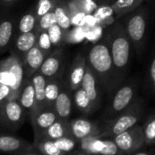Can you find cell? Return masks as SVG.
Masks as SVG:
<instances>
[{"instance_id": "obj_24", "label": "cell", "mask_w": 155, "mask_h": 155, "mask_svg": "<svg viewBox=\"0 0 155 155\" xmlns=\"http://www.w3.org/2000/svg\"><path fill=\"white\" fill-rule=\"evenodd\" d=\"M54 13L56 15L57 24L65 32L68 33L72 22H71L70 13H69V10L68 8V6H67V3L65 0L58 2L56 4V7L54 8Z\"/></svg>"}, {"instance_id": "obj_12", "label": "cell", "mask_w": 155, "mask_h": 155, "mask_svg": "<svg viewBox=\"0 0 155 155\" xmlns=\"http://www.w3.org/2000/svg\"><path fill=\"white\" fill-rule=\"evenodd\" d=\"M101 85V84L96 73L93 71L91 67L87 63L86 72L81 83V87L88 94L89 98L91 99L96 110H98L101 106V93H100Z\"/></svg>"}, {"instance_id": "obj_40", "label": "cell", "mask_w": 155, "mask_h": 155, "mask_svg": "<svg viewBox=\"0 0 155 155\" xmlns=\"http://www.w3.org/2000/svg\"><path fill=\"white\" fill-rule=\"evenodd\" d=\"M99 1L103 2V3H108L109 1H111V0H99ZM114 1H115V0H114Z\"/></svg>"}, {"instance_id": "obj_43", "label": "cell", "mask_w": 155, "mask_h": 155, "mask_svg": "<svg viewBox=\"0 0 155 155\" xmlns=\"http://www.w3.org/2000/svg\"><path fill=\"white\" fill-rule=\"evenodd\" d=\"M0 5H1V3H0Z\"/></svg>"}, {"instance_id": "obj_28", "label": "cell", "mask_w": 155, "mask_h": 155, "mask_svg": "<svg viewBox=\"0 0 155 155\" xmlns=\"http://www.w3.org/2000/svg\"><path fill=\"white\" fill-rule=\"evenodd\" d=\"M143 135L146 146H153L155 144V113L150 115L142 124Z\"/></svg>"}, {"instance_id": "obj_15", "label": "cell", "mask_w": 155, "mask_h": 155, "mask_svg": "<svg viewBox=\"0 0 155 155\" xmlns=\"http://www.w3.org/2000/svg\"><path fill=\"white\" fill-rule=\"evenodd\" d=\"M38 37V33L36 30L28 33H19L14 40V45H12V55L18 57L22 61L26 54L37 45Z\"/></svg>"}, {"instance_id": "obj_22", "label": "cell", "mask_w": 155, "mask_h": 155, "mask_svg": "<svg viewBox=\"0 0 155 155\" xmlns=\"http://www.w3.org/2000/svg\"><path fill=\"white\" fill-rule=\"evenodd\" d=\"M72 96L74 106L79 111L86 115H91L97 110L82 87H80L79 89L72 91Z\"/></svg>"}, {"instance_id": "obj_32", "label": "cell", "mask_w": 155, "mask_h": 155, "mask_svg": "<svg viewBox=\"0 0 155 155\" xmlns=\"http://www.w3.org/2000/svg\"><path fill=\"white\" fill-rule=\"evenodd\" d=\"M37 45L39 47V48L47 55L48 56L50 53H52L55 48L52 45V42L50 40L49 35L48 31H43L38 33V42Z\"/></svg>"}, {"instance_id": "obj_16", "label": "cell", "mask_w": 155, "mask_h": 155, "mask_svg": "<svg viewBox=\"0 0 155 155\" xmlns=\"http://www.w3.org/2000/svg\"><path fill=\"white\" fill-rule=\"evenodd\" d=\"M47 55L39 48L38 45L32 48L24 57L22 63L25 70V76L31 78L41 68Z\"/></svg>"}, {"instance_id": "obj_5", "label": "cell", "mask_w": 155, "mask_h": 155, "mask_svg": "<svg viewBox=\"0 0 155 155\" xmlns=\"http://www.w3.org/2000/svg\"><path fill=\"white\" fill-rule=\"evenodd\" d=\"M125 30L131 41V44L137 52H140L146 34L147 28V12L144 8L136 9L127 17L124 24Z\"/></svg>"}, {"instance_id": "obj_11", "label": "cell", "mask_w": 155, "mask_h": 155, "mask_svg": "<svg viewBox=\"0 0 155 155\" xmlns=\"http://www.w3.org/2000/svg\"><path fill=\"white\" fill-rule=\"evenodd\" d=\"M87 68V58L81 53L77 54L73 58L69 69L67 83L71 91H76L81 87V83L86 72Z\"/></svg>"}, {"instance_id": "obj_29", "label": "cell", "mask_w": 155, "mask_h": 155, "mask_svg": "<svg viewBox=\"0 0 155 155\" xmlns=\"http://www.w3.org/2000/svg\"><path fill=\"white\" fill-rule=\"evenodd\" d=\"M48 32L50 40H51L52 45L55 49L61 48L65 43H67V38H68V33L65 32L58 24L51 27L48 30Z\"/></svg>"}, {"instance_id": "obj_27", "label": "cell", "mask_w": 155, "mask_h": 155, "mask_svg": "<svg viewBox=\"0 0 155 155\" xmlns=\"http://www.w3.org/2000/svg\"><path fill=\"white\" fill-rule=\"evenodd\" d=\"M38 23V18L35 13V10H31L26 14L23 15V17L20 18L18 29L19 33H28L35 30L36 26Z\"/></svg>"}, {"instance_id": "obj_26", "label": "cell", "mask_w": 155, "mask_h": 155, "mask_svg": "<svg viewBox=\"0 0 155 155\" xmlns=\"http://www.w3.org/2000/svg\"><path fill=\"white\" fill-rule=\"evenodd\" d=\"M34 147L43 155H68L62 151L54 140L48 139H38L34 140Z\"/></svg>"}, {"instance_id": "obj_34", "label": "cell", "mask_w": 155, "mask_h": 155, "mask_svg": "<svg viewBox=\"0 0 155 155\" xmlns=\"http://www.w3.org/2000/svg\"><path fill=\"white\" fill-rule=\"evenodd\" d=\"M147 88L151 92H155V57L153 58L149 68Z\"/></svg>"}, {"instance_id": "obj_17", "label": "cell", "mask_w": 155, "mask_h": 155, "mask_svg": "<svg viewBox=\"0 0 155 155\" xmlns=\"http://www.w3.org/2000/svg\"><path fill=\"white\" fill-rule=\"evenodd\" d=\"M18 101L26 110L28 116L30 118L36 110V93L31 78H25L19 92Z\"/></svg>"}, {"instance_id": "obj_41", "label": "cell", "mask_w": 155, "mask_h": 155, "mask_svg": "<svg viewBox=\"0 0 155 155\" xmlns=\"http://www.w3.org/2000/svg\"><path fill=\"white\" fill-rule=\"evenodd\" d=\"M53 2H55V3H58V2H60V1H63V0H52Z\"/></svg>"}, {"instance_id": "obj_23", "label": "cell", "mask_w": 155, "mask_h": 155, "mask_svg": "<svg viewBox=\"0 0 155 155\" xmlns=\"http://www.w3.org/2000/svg\"><path fill=\"white\" fill-rule=\"evenodd\" d=\"M64 81L61 79V76L48 79L46 85V103L47 107L53 108L54 103L62 89Z\"/></svg>"}, {"instance_id": "obj_36", "label": "cell", "mask_w": 155, "mask_h": 155, "mask_svg": "<svg viewBox=\"0 0 155 155\" xmlns=\"http://www.w3.org/2000/svg\"><path fill=\"white\" fill-rule=\"evenodd\" d=\"M36 150V149H35ZM18 155H43L42 153H40L38 150H36V151H34V150H25V151H21L19 152V154Z\"/></svg>"}, {"instance_id": "obj_6", "label": "cell", "mask_w": 155, "mask_h": 155, "mask_svg": "<svg viewBox=\"0 0 155 155\" xmlns=\"http://www.w3.org/2000/svg\"><path fill=\"white\" fill-rule=\"evenodd\" d=\"M81 152L91 155H124L112 138L92 135L79 140Z\"/></svg>"}, {"instance_id": "obj_10", "label": "cell", "mask_w": 155, "mask_h": 155, "mask_svg": "<svg viewBox=\"0 0 155 155\" xmlns=\"http://www.w3.org/2000/svg\"><path fill=\"white\" fill-rule=\"evenodd\" d=\"M70 130L72 136L78 140L92 135H101L102 131L99 123L81 117L70 120Z\"/></svg>"}, {"instance_id": "obj_9", "label": "cell", "mask_w": 155, "mask_h": 155, "mask_svg": "<svg viewBox=\"0 0 155 155\" xmlns=\"http://www.w3.org/2000/svg\"><path fill=\"white\" fill-rule=\"evenodd\" d=\"M64 60L65 55L63 48H56L52 53L47 56L38 71L47 79H52V78L61 76L64 68Z\"/></svg>"}, {"instance_id": "obj_42", "label": "cell", "mask_w": 155, "mask_h": 155, "mask_svg": "<svg viewBox=\"0 0 155 155\" xmlns=\"http://www.w3.org/2000/svg\"><path fill=\"white\" fill-rule=\"evenodd\" d=\"M89 1H96V0H89Z\"/></svg>"}, {"instance_id": "obj_30", "label": "cell", "mask_w": 155, "mask_h": 155, "mask_svg": "<svg viewBox=\"0 0 155 155\" xmlns=\"http://www.w3.org/2000/svg\"><path fill=\"white\" fill-rule=\"evenodd\" d=\"M56 145L65 153L70 155L75 150L79 147V140L75 139L72 135L69 136H65L62 138H59L56 140H54Z\"/></svg>"}, {"instance_id": "obj_1", "label": "cell", "mask_w": 155, "mask_h": 155, "mask_svg": "<svg viewBox=\"0 0 155 155\" xmlns=\"http://www.w3.org/2000/svg\"><path fill=\"white\" fill-rule=\"evenodd\" d=\"M106 35L109 38L113 60L116 90L122 82L128 69L132 44L125 30L124 25L120 22H114L106 31Z\"/></svg>"}, {"instance_id": "obj_4", "label": "cell", "mask_w": 155, "mask_h": 155, "mask_svg": "<svg viewBox=\"0 0 155 155\" xmlns=\"http://www.w3.org/2000/svg\"><path fill=\"white\" fill-rule=\"evenodd\" d=\"M114 94L106 110L104 119L110 120L125 110H127L138 98L137 97V83L134 81L128 82L119 87L114 91Z\"/></svg>"}, {"instance_id": "obj_14", "label": "cell", "mask_w": 155, "mask_h": 155, "mask_svg": "<svg viewBox=\"0 0 155 155\" xmlns=\"http://www.w3.org/2000/svg\"><path fill=\"white\" fill-rule=\"evenodd\" d=\"M73 96L72 91L68 86L67 82H64L62 89L54 103V110L59 119L70 120V115L73 109Z\"/></svg>"}, {"instance_id": "obj_38", "label": "cell", "mask_w": 155, "mask_h": 155, "mask_svg": "<svg viewBox=\"0 0 155 155\" xmlns=\"http://www.w3.org/2000/svg\"><path fill=\"white\" fill-rule=\"evenodd\" d=\"M130 155H152V154L150 152H149V151H140V150H138V151H136V152H134V153H132Z\"/></svg>"}, {"instance_id": "obj_35", "label": "cell", "mask_w": 155, "mask_h": 155, "mask_svg": "<svg viewBox=\"0 0 155 155\" xmlns=\"http://www.w3.org/2000/svg\"><path fill=\"white\" fill-rule=\"evenodd\" d=\"M12 89L9 85L0 83V108L11 97Z\"/></svg>"}, {"instance_id": "obj_2", "label": "cell", "mask_w": 155, "mask_h": 155, "mask_svg": "<svg viewBox=\"0 0 155 155\" xmlns=\"http://www.w3.org/2000/svg\"><path fill=\"white\" fill-rule=\"evenodd\" d=\"M86 58L87 63L91 67V68L99 78L103 89L108 92L114 91V66L109 38L106 33L102 39L95 43L90 48Z\"/></svg>"}, {"instance_id": "obj_18", "label": "cell", "mask_w": 155, "mask_h": 155, "mask_svg": "<svg viewBox=\"0 0 155 155\" xmlns=\"http://www.w3.org/2000/svg\"><path fill=\"white\" fill-rule=\"evenodd\" d=\"M35 150L34 144L12 135L0 134V151L1 152H21Z\"/></svg>"}, {"instance_id": "obj_31", "label": "cell", "mask_w": 155, "mask_h": 155, "mask_svg": "<svg viewBox=\"0 0 155 155\" xmlns=\"http://www.w3.org/2000/svg\"><path fill=\"white\" fill-rule=\"evenodd\" d=\"M56 24H57L56 15L54 13V10H52L38 19V23H37L35 30L38 33H40L43 31H48L51 27H53Z\"/></svg>"}, {"instance_id": "obj_21", "label": "cell", "mask_w": 155, "mask_h": 155, "mask_svg": "<svg viewBox=\"0 0 155 155\" xmlns=\"http://www.w3.org/2000/svg\"><path fill=\"white\" fill-rule=\"evenodd\" d=\"M31 81L34 84L35 93H36V110H35V113H36V112L47 108L46 85H47L48 79L44 75H42L39 71H38L36 74H34L31 77Z\"/></svg>"}, {"instance_id": "obj_25", "label": "cell", "mask_w": 155, "mask_h": 155, "mask_svg": "<svg viewBox=\"0 0 155 155\" xmlns=\"http://www.w3.org/2000/svg\"><path fill=\"white\" fill-rule=\"evenodd\" d=\"M142 2L143 0H115L110 5V8L117 18H120L136 10Z\"/></svg>"}, {"instance_id": "obj_13", "label": "cell", "mask_w": 155, "mask_h": 155, "mask_svg": "<svg viewBox=\"0 0 155 155\" xmlns=\"http://www.w3.org/2000/svg\"><path fill=\"white\" fill-rule=\"evenodd\" d=\"M58 119L54 108H45L30 117L35 139H38L48 128Z\"/></svg>"}, {"instance_id": "obj_37", "label": "cell", "mask_w": 155, "mask_h": 155, "mask_svg": "<svg viewBox=\"0 0 155 155\" xmlns=\"http://www.w3.org/2000/svg\"><path fill=\"white\" fill-rule=\"evenodd\" d=\"M16 1L17 0H0V3H1V6H9Z\"/></svg>"}, {"instance_id": "obj_7", "label": "cell", "mask_w": 155, "mask_h": 155, "mask_svg": "<svg viewBox=\"0 0 155 155\" xmlns=\"http://www.w3.org/2000/svg\"><path fill=\"white\" fill-rule=\"evenodd\" d=\"M27 115L18 99L9 98L0 108V125L10 130H18L24 123Z\"/></svg>"}, {"instance_id": "obj_3", "label": "cell", "mask_w": 155, "mask_h": 155, "mask_svg": "<svg viewBox=\"0 0 155 155\" xmlns=\"http://www.w3.org/2000/svg\"><path fill=\"white\" fill-rule=\"evenodd\" d=\"M144 114V104L141 99L137 98L136 101L124 111L116 117L106 120L101 126V137L113 138L116 135L134 127L141 120Z\"/></svg>"}, {"instance_id": "obj_19", "label": "cell", "mask_w": 155, "mask_h": 155, "mask_svg": "<svg viewBox=\"0 0 155 155\" xmlns=\"http://www.w3.org/2000/svg\"><path fill=\"white\" fill-rule=\"evenodd\" d=\"M16 21L12 18H5L0 21V52L8 50L15 40Z\"/></svg>"}, {"instance_id": "obj_20", "label": "cell", "mask_w": 155, "mask_h": 155, "mask_svg": "<svg viewBox=\"0 0 155 155\" xmlns=\"http://www.w3.org/2000/svg\"><path fill=\"white\" fill-rule=\"evenodd\" d=\"M69 135H72L71 130H70V120H63V119L58 118L38 139H35V140L48 139V140H56L59 138L69 136Z\"/></svg>"}, {"instance_id": "obj_39", "label": "cell", "mask_w": 155, "mask_h": 155, "mask_svg": "<svg viewBox=\"0 0 155 155\" xmlns=\"http://www.w3.org/2000/svg\"><path fill=\"white\" fill-rule=\"evenodd\" d=\"M75 155H91V154H87V153H84V152H79V153H77Z\"/></svg>"}, {"instance_id": "obj_8", "label": "cell", "mask_w": 155, "mask_h": 155, "mask_svg": "<svg viewBox=\"0 0 155 155\" xmlns=\"http://www.w3.org/2000/svg\"><path fill=\"white\" fill-rule=\"evenodd\" d=\"M112 139L124 155H130L140 150L145 145L142 125L139 124L116 135Z\"/></svg>"}, {"instance_id": "obj_33", "label": "cell", "mask_w": 155, "mask_h": 155, "mask_svg": "<svg viewBox=\"0 0 155 155\" xmlns=\"http://www.w3.org/2000/svg\"><path fill=\"white\" fill-rule=\"evenodd\" d=\"M56 4L57 3L53 2L52 0H38L36 9H34L38 19L42 16H44L45 14L54 10Z\"/></svg>"}]
</instances>
